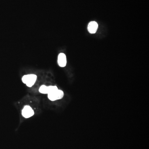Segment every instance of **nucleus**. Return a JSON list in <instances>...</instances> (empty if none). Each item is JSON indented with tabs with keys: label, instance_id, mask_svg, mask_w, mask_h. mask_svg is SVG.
<instances>
[{
	"label": "nucleus",
	"instance_id": "1",
	"mask_svg": "<svg viewBox=\"0 0 149 149\" xmlns=\"http://www.w3.org/2000/svg\"><path fill=\"white\" fill-rule=\"evenodd\" d=\"M37 79V75L35 74H28L24 75L22 78V82L26 84L27 86L31 88L35 85Z\"/></svg>",
	"mask_w": 149,
	"mask_h": 149
},
{
	"label": "nucleus",
	"instance_id": "2",
	"mask_svg": "<svg viewBox=\"0 0 149 149\" xmlns=\"http://www.w3.org/2000/svg\"><path fill=\"white\" fill-rule=\"evenodd\" d=\"M48 95V98L52 101H55L57 100H61L63 98L64 94L63 91L61 90H56L51 93H49Z\"/></svg>",
	"mask_w": 149,
	"mask_h": 149
},
{
	"label": "nucleus",
	"instance_id": "3",
	"mask_svg": "<svg viewBox=\"0 0 149 149\" xmlns=\"http://www.w3.org/2000/svg\"><path fill=\"white\" fill-rule=\"evenodd\" d=\"M22 114L24 118H28L35 114V111L29 105L25 106L22 111Z\"/></svg>",
	"mask_w": 149,
	"mask_h": 149
},
{
	"label": "nucleus",
	"instance_id": "4",
	"mask_svg": "<svg viewBox=\"0 0 149 149\" xmlns=\"http://www.w3.org/2000/svg\"><path fill=\"white\" fill-rule=\"evenodd\" d=\"M58 63L61 67H65L67 64V58L65 54L61 53L58 57Z\"/></svg>",
	"mask_w": 149,
	"mask_h": 149
},
{
	"label": "nucleus",
	"instance_id": "5",
	"mask_svg": "<svg viewBox=\"0 0 149 149\" xmlns=\"http://www.w3.org/2000/svg\"><path fill=\"white\" fill-rule=\"evenodd\" d=\"M98 28V24L95 21H91L88 25V31L91 34H95Z\"/></svg>",
	"mask_w": 149,
	"mask_h": 149
},
{
	"label": "nucleus",
	"instance_id": "6",
	"mask_svg": "<svg viewBox=\"0 0 149 149\" xmlns=\"http://www.w3.org/2000/svg\"><path fill=\"white\" fill-rule=\"evenodd\" d=\"M40 93L43 94H48L49 93L48 86L45 85H42L40 86L39 90Z\"/></svg>",
	"mask_w": 149,
	"mask_h": 149
}]
</instances>
